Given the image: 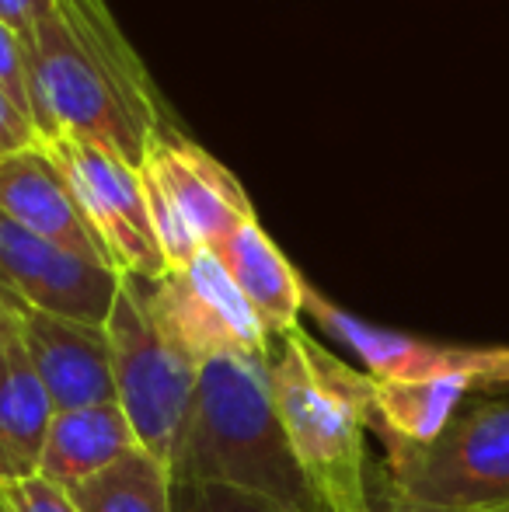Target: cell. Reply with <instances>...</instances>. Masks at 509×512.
Here are the masks:
<instances>
[{
  "mask_svg": "<svg viewBox=\"0 0 509 512\" xmlns=\"http://www.w3.org/2000/svg\"><path fill=\"white\" fill-rule=\"evenodd\" d=\"M25 56L39 140L91 136L140 168L150 143L175 129L105 0H56L35 25Z\"/></svg>",
  "mask_w": 509,
  "mask_h": 512,
  "instance_id": "1",
  "label": "cell"
},
{
  "mask_svg": "<svg viewBox=\"0 0 509 512\" xmlns=\"http://www.w3.org/2000/svg\"><path fill=\"white\" fill-rule=\"evenodd\" d=\"M269 384L279 425L318 512H367V429L374 422V380L342 363L304 328L272 338Z\"/></svg>",
  "mask_w": 509,
  "mask_h": 512,
  "instance_id": "2",
  "label": "cell"
},
{
  "mask_svg": "<svg viewBox=\"0 0 509 512\" xmlns=\"http://www.w3.org/2000/svg\"><path fill=\"white\" fill-rule=\"evenodd\" d=\"M171 485H231L318 512L279 425L269 359L213 356L199 366L185 436L171 460Z\"/></svg>",
  "mask_w": 509,
  "mask_h": 512,
  "instance_id": "3",
  "label": "cell"
},
{
  "mask_svg": "<svg viewBox=\"0 0 509 512\" xmlns=\"http://www.w3.org/2000/svg\"><path fill=\"white\" fill-rule=\"evenodd\" d=\"M105 338L112 352L116 405L143 450L171 471L192 411L199 366L164 335L150 310L147 283L133 276H119V293L105 317Z\"/></svg>",
  "mask_w": 509,
  "mask_h": 512,
  "instance_id": "4",
  "label": "cell"
},
{
  "mask_svg": "<svg viewBox=\"0 0 509 512\" xmlns=\"http://www.w3.org/2000/svg\"><path fill=\"white\" fill-rule=\"evenodd\" d=\"M405 495L454 512H509V401L468 398L429 443H384Z\"/></svg>",
  "mask_w": 509,
  "mask_h": 512,
  "instance_id": "5",
  "label": "cell"
},
{
  "mask_svg": "<svg viewBox=\"0 0 509 512\" xmlns=\"http://www.w3.org/2000/svg\"><path fill=\"white\" fill-rule=\"evenodd\" d=\"M39 143L63 171L84 220L102 241L112 269L119 276L157 283L168 272V262L157 248L154 227H150L140 168L91 136L53 133Z\"/></svg>",
  "mask_w": 509,
  "mask_h": 512,
  "instance_id": "6",
  "label": "cell"
},
{
  "mask_svg": "<svg viewBox=\"0 0 509 512\" xmlns=\"http://www.w3.org/2000/svg\"><path fill=\"white\" fill-rule=\"evenodd\" d=\"M164 335L196 366L213 356H272V338L210 248L147 283Z\"/></svg>",
  "mask_w": 509,
  "mask_h": 512,
  "instance_id": "7",
  "label": "cell"
},
{
  "mask_svg": "<svg viewBox=\"0 0 509 512\" xmlns=\"http://www.w3.org/2000/svg\"><path fill=\"white\" fill-rule=\"evenodd\" d=\"M304 314L325 331L332 342L346 345L363 363L370 380L384 384H419V380H468L475 391L509 387V349H471V345H440L429 338H415L398 328H381L363 317L349 314L335 300H328L318 286L307 283Z\"/></svg>",
  "mask_w": 509,
  "mask_h": 512,
  "instance_id": "8",
  "label": "cell"
},
{
  "mask_svg": "<svg viewBox=\"0 0 509 512\" xmlns=\"http://www.w3.org/2000/svg\"><path fill=\"white\" fill-rule=\"evenodd\" d=\"M0 290L49 314L105 324L119 293V272L56 248L0 209Z\"/></svg>",
  "mask_w": 509,
  "mask_h": 512,
  "instance_id": "9",
  "label": "cell"
},
{
  "mask_svg": "<svg viewBox=\"0 0 509 512\" xmlns=\"http://www.w3.org/2000/svg\"><path fill=\"white\" fill-rule=\"evenodd\" d=\"M0 307L18 342L25 345L56 411L116 401L105 324H84L74 317L49 314L7 290H0Z\"/></svg>",
  "mask_w": 509,
  "mask_h": 512,
  "instance_id": "10",
  "label": "cell"
},
{
  "mask_svg": "<svg viewBox=\"0 0 509 512\" xmlns=\"http://www.w3.org/2000/svg\"><path fill=\"white\" fill-rule=\"evenodd\" d=\"M140 168L168 192L203 248L210 251L255 216L252 199L234 171H227L210 150L192 143L178 129H168L150 143Z\"/></svg>",
  "mask_w": 509,
  "mask_h": 512,
  "instance_id": "11",
  "label": "cell"
},
{
  "mask_svg": "<svg viewBox=\"0 0 509 512\" xmlns=\"http://www.w3.org/2000/svg\"><path fill=\"white\" fill-rule=\"evenodd\" d=\"M0 209L25 230L53 241L56 248L88 258V262L109 265L102 241L88 227L67 178L42 143L0 157Z\"/></svg>",
  "mask_w": 509,
  "mask_h": 512,
  "instance_id": "12",
  "label": "cell"
},
{
  "mask_svg": "<svg viewBox=\"0 0 509 512\" xmlns=\"http://www.w3.org/2000/svg\"><path fill=\"white\" fill-rule=\"evenodd\" d=\"M213 255L220 258V265L234 279L248 307L255 310L269 338H283L286 331L300 328L307 283L293 269L290 258L276 248V241L265 234L258 216L241 223L224 244L213 248Z\"/></svg>",
  "mask_w": 509,
  "mask_h": 512,
  "instance_id": "13",
  "label": "cell"
},
{
  "mask_svg": "<svg viewBox=\"0 0 509 512\" xmlns=\"http://www.w3.org/2000/svg\"><path fill=\"white\" fill-rule=\"evenodd\" d=\"M133 450H143V446L116 401L56 411L39 457V478L70 488L112 467Z\"/></svg>",
  "mask_w": 509,
  "mask_h": 512,
  "instance_id": "14",
  "label": "cell"
},
{
  "mask_svg": "<svg viewBox=\"0 0 509 512\" xmlns=\"http://www.w3.org/2000/svg\"><path fill=\"white\" fill-rule=\"evenodd\" d=\"M53 415V401L11 328L4 363H0V485H14L39 474V457Z\"/></svg>",
  "mask_w": 509,
  "mask_h": 512,
  "instance_id": "15",
  "label": "cell"
},
{
  "mask_svg": "<svg viewBox=\"0 0 509 512\" xmlns=\"http://www.w3.org/2000/svg\"><path fill=\"white\" fill-rule=\"evenodd\" d=\"M475 387L468 380H419V384H384L374 380V422L381 443H429L447 429Z\"/></svg>",
  "mask_w": 509,
  "mask_h": 512,
  "instance_id": "16",
  "label": "cell"
},
{
  "mask_svg": "<svg viewBox=\"0 0 509 512\" xmlns=\"http://www.w3.org/2000/svg\"><path fill=\"white\" fill-rule=\"evenodd\" d=\"M171 471L147 450H133L105 471L63 488L77 512H175Z\"/></svg>",
  "mask_w": 509,
  "mask_h": 512,
  "instance_id": "17",
  "label": "cell"
},
{
  "mask_svg": "<svg viewBox=\"0 0 509 512\" xmlns=\"http://www.w3.org/2000/svg\"><path fill=\"white\" fill-rule=\"evenodd\" d=\"M140 182H143V199H147V213H150V227H154L157 248H161L168 269H178L189 258H196L203 251V241L196 237V230L189 227V220L182 216V209L171 203V196L140 168Z\"/></svg>",
  "mask_w": 509,
  "mask_h": 512,
  "instance_id": "18",
  "label": "cell"
},
{
  "mask_svg": "<svg viewBox=\"0 0 509 512\" xmlns=\"http://www.w3.org/2000/svg\"><path fill=\"white\" fill-rule=\"evenodd\" d=\"M171 506L175 512H300L231 485H175Z\"/></svg>",
  "mask_w": 509,
  "mask_h": 512,
  "instance_id": "19",
  "label": "cell"
},
{
  "mask_svg": "<svg viewBox=\"0 0 509 512\" xmlns=\"http://www.w3.org/2000/svg\"><path fill=\"white\" fill-rule=\"evenodd\" d=\"M0 91L32 119V81H28V56L21 39L0 25ZM35 126V119H32Z\"/></svg>",
  "mask_w": 509,
  "mask_h": 512,
  "instance_id": "20",
  "label": "cell"
},
{
  "mask_svg": "<svg viewBox=\"0 0 509 512\" xmlns=\"http://www.w3.org/2000/svg\"><path fill=\"white\" fill-rule=\"evenodd\" d=\"M4 492L11 499L14 512H77L70 495L60 485H53V481L39 478V474H32L25 481H14V485H4Z\"/></svg>",
  "mask_w": 509,
  "mask_h": 512,
  "instance_id": "21",
  "label": "cell"
},
{
  "mask_svg": "<svg viewBox=\"0 0 509 512\" xmlns=\"http://www.w3.org/2000/svg\"><path fill=\"white\" fill-rule=\"evenodd\" d=\"M367 512H454V509H440L429 506V502H419L412 495H405L398 485H391L384 471H374L370 478V506Z\"/></svg>",
  "mask_w": 509,
  "mask_h": 512,
  "instance_id": "22",
  "label": "cell"
},
{
  "mask_svg": "<svg viewBox=\"0 0 509 512\" xmlns=\"http://www.w3.org/2000/svg\"><path fill=\"white\" fill-rule=\"evenodd\" d=\"M32 143H39L32 119L0 91V157L14 154L21 147H32Z\"/></svg>",
  "mask_w": 509,
  "mask_h": 512,
  "instance_id": "23",
  "label": "cell"
},
{
  "mask_svg": "<svg viewBox=\"0 0 509 512\" xmlns=\"http://www.w3.org/2000/svg\"><path fill=\"white\" fill-rule=\"evenodd\" d=\"M56 0H0V25H7L21 39V46H28L35 25L53 11Z\"/></svg>",
  "mask_w": 509,
  "mask_h": 512,
  "instance_id": "24",
  "label": "cell"
},
{
  "mask_svg": "<svg viewBox=\"0 0 509 512\" xmlns=\"http://www.w3.org/2000/svg\"><path fill=\"white\" fill-rule=\"evenodd\" d=\"M7 331H11V324H7V314H4V307H0V363H4V345H7Z\"/></svg>",
  "mask_w": 509,
  "mask_h": 512,
  "instance_id": "25",
  "label": "cell"
},
{
  "mask_svg": "<svg viewBox=\"0 0 509 512\" xmlns=\"http://www.w3.org/2000/svg\"><path fill=\"white\" fill-rule=\"evenodd\" d=\"M0 512H14L11 499H7V492H4V485H0Z\"/></svg>",
  "mask_w": 509,
  "mask_h": 512,
  "instance_id": "26",
  "label": "cell"
}]
</instances>
